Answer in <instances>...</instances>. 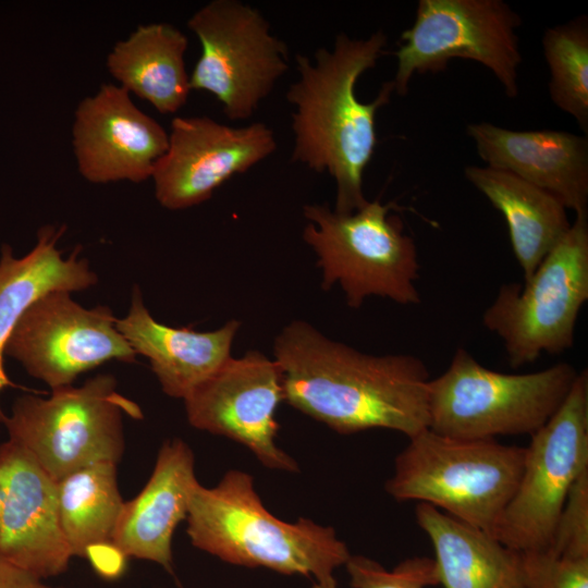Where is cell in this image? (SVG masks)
<instances>
[{
  "instance_id": "obj_1",
  "label": "cell",
  "mask_w": 588,
  "mask_h": 588,
  "mask_svg": "<svg viewBox=\"0 0 588 588\" xmlns=\"http://www.w3.org/2000/svg\"><path fill=\"white\" fill-rule=\"evenodd\" d=\"M284 401L340 434L429 428L426 364L409 354L371 355L293 320L275 336Z\"/></svg>"
},
{
  "instance_id": "obj_2",
  "label": "cell",
  "mask_w": 588,
  "mask_h": 588,
  "mask_svg": "<svg viewBox=\"0 0 588 588\" xmlns=\"http://www.w3.org/2000/svg\"><path fill=\"white\" fill-rule=\"evenodd\" d=\"M387 42L383 30L360 39L340 33L331 49H317L314 60L295 57L298 77L286 93L295 109L292 161L332 176L338 213H352L368 203L363 177L378 143L376 117L390 102L394 85L384 82L370 102L360 101L355 87L384 54Z\"/></svg>"
},
{
  "instance_id": "obj_3",
  "label": "cell",
  "mask_w": 588,
  "mask_h": 588,
  "mask_svg": "<svg viewBox=\"0 0 588 588\" xmlns=\"http://www.w3.org/2000/svg\"><path fill=\"white\" fill-rule=\"evenodd\" d=\"M186 522L192 544L226 563L314 576L321 586L336 585L333 573L351 556L332 527L272 515L256 492L254 478L237 469L226 471L215 487L196 485Z\"/></svg>"
},
{
  "instance_id": "obj_4",
  "label": "cell",
  "mask_w": 588,
  "mask_h": 588,
  "mask_svg": "<svg viewBox=\"0 0 588 588\" xmlns=\"http://www.w3.org/2000/svg\"><path fill=\"white\" fill-rule=\"evenodd\" d=\"M397 454L385 491L417 501L493 536L512 499L525 448L495 439H461L425 429Z\"/></svg>"
},
{
  "instance_id": "obj_5",
  "label": "cell",
  "mask_w": 588,
  "mask_h": 588,
  "mask_svg": "<svg viewBox=\"0 0 588 588\" xmlns=\"http://www.w3.org/2000/svg\"><path fill=\"white\" fill-rule=\"evenodd\" d=\"M578 375L561 362L528 373H503L465 348L428 385L429 429L461 439L531 436L560 408Z\"/></svg>"
},
{
  "instance_id": "obj_6",
  "label": "cell",
  "mask_w": 588,
  "mask_h": 588,
  "mask_svg": "<svg viewBox=\"0 0 588 588\" xmlns=\"http://www.w3.org/2000/svg\"><path fill=\"white\" fill-rule=\"evenodd\" d=\"M392 203L369 201L352 213H338L326 205L303 207L308 223L303 238L317 255L322 287L338 283L346 304L359 308L372 295L402 305L419 304L415 282L419 261L413 238L403 232Z\"/></svg>"
},
{
  "instance_id": "obj_7",
  "label": "cell",
  "mask_w": 588,
  "mask_h": 588,
  "mask_svg": "<svg viewBox=\"0 0 588 588\" xmlns=\"http://www.w3.org/2000/svg\"><path fill=\"white\" fill-rule=\"evenodd\" d=\"M142 418L139 407L120 394L112 375H97L81 387L53 389L49 397L15 400L4 426L9 440L27 451L54 480L96 463L121 461L123 415Z\"/></svg>"
},
{
  "instance_id": "obj_8",
  "label": "cell",
  "mask_w": 588,
  "mask_h": 588,
  "mask_svg": "<svg viewBox=\"0 0 588 588\" xmlns=\"http://www.w3.org/2000/svg\"><path fill=\"white\" fill-rule=\"evenodd\" d=\"M587 301L588 215H579L528 280L500 287L482 323L502 340L510 366L520 368L573 347Z\"/></svg>"
},
{
  "instance_id": "obj_9",
  "label": "cell",
  "mask_w": 588,
  "mask_h": 588,
  "mask_svg": "<svg viewBox=\"0 0 588 588\" xmlns=\"http://www.w3.org/2000/svg\"><path fill=\"white\" fill-rule=\"evenodd\" d=\"M201 53L189 75L191 90H204L233 121L253 117L287 72L286 44L274 36L256 8L238 0H212L187 21Z\"/></svg>"
},
{
  "instance_id": "obj_10",
  "label": "cell",
  "mask_w": 588,
  "mask_h": 588,
  "mask_svg": "<svg viewBox=\"0 0 588 588\" xmlns=\"http://www.w3.org/2000/svg\"><path fill=\"white\" fill-rule=\"evenodd\" d=\"M517 488L493 536L519 552L549 549L574 482L588 471V371L578 372L554 415L535 433Z\"/></svg>"
},
{
  "instance_id": "obj_11",
  "label": "cell",
  "mask_w": 588,
  "mask_h": 588,
  "mask_svg": "<svg viewBox=\"0 0 588 588\" xmlns=\"http://www.w3.org/2000/svg\"><path fill=\"white\" fill-rule=\"evenodd\" d=\"M522 19L502 0H419L413 25L394 52V93L405 95L414 74L444 71L452 59L489 69L514 98L522 54L516 28Z\"/></svg>"
},
{
  "instance_id": "obj_12",
  "label": "cell",
  "mask_w": 588,
  "mask_h": 588,
  "mask_svg": "<svg viewBox=\"0 0 588 588\" xmlns=\"http://www.w3.org/2000/svg\"><path fill=\"white\" fill-rule=\"evenodd\" d=\"M70 293L51 291L35 301L3 348V356L20 362L52 390L72 385L82 372L108 360L136 362V353L118 331L111 309L85 308Z\"/></svg>"
},
{
  "instance_id": "obj_13",
  "label": "cell",
  "mask_w": 588,
  "mask_h": 588,
  "mask_svg": "<svg viewBox=\"0 0 588 588\" xmlns=\"http://www.w3.org/2000/svg\"><path fill=\"white\" fill-rule=\"evenodd\" d=\"M183 401L194 428L245 445L269 469L298 471L296 461L275 442V412L284 393L274 358L259 351L230 356Z\"/></svg>"
},
{
  "instance_id": "obj_14",
  "label": "cell",
  "mask_w": 588,
  "mask_h": 588,
  "mask_svg": "<svg viewBox=\"0 0 588 588\" xmlns=\"http://www.w3.org/2000/svg\"><path fill=\"white\" fill-rule=\"evenodd\" d=\"M275 148L273 131L262 122L233 127L206 115L174 118L151 174L156 199L169 210L197 206Z\"/></svg>"
},
{
  "instance_id": "obj_15",
  "label": "cell",
  "mask_w": 588,
  "mask_h": 588,
  "mask_svg": "<svg viewBox=\"0 0 588 588\" xmlns=\"http://www.w3.org/2000/svg\"><path fill=\"white\" fill-rule=\"evenodd\" d=\"M72 146L81 175L90 183H139L151 177L168 148V133L119 85L103 84L79 101Z\"/></svg>"
},
{
  "instance_id": "obj_16",
  "label": "cell",
  "mask_w": 588,
  "mask_h": 588,
  "mask_svg": "<svg viewBox=\"0 0 588 588\" xmlns=\"http://www.w3.org/2000/svg\"><path fill=\"white\" fill-rule=\"evenodd\" d=\"M0 560L46 579L73 558L63 535L54 481L23 448L0 444Z\"/></svg>"
},
{
  "instance_id": "obj_17",
  "label": "cell",
  "mask_w": 588,
  "mask_h": 588,
  "mask_svg": "<svg viewBox=\"0 0 588 588\" xmlns=\"http://www.w3.org/2000/svg\"><path fill=\"white\" fill-rule=\"evenodd\" d=\"M487 167L551 193L576 216L588 215V137L564 131H512L489 122L467 125Z\"/></svg>"
},
{
  "instance_id": "obj_18",
  "label": "cell",
  "mask_w": 588,
  "mask_h": 588,
  "mask_svg": "<svg viewBox=\"0 0 588 588\" xmlns=\"http://www.w3.org/2000/svg\"><path fill=\"white\" fill-rule=\"evenodd\" d=\"M198 480L192 449L182 439L164 441L142 491L124 502L111 543L125 558L155 562L172 569V539L186 519Z\"/></svg>"
},
{
  "instance_id": "obj_19",
  "label": "cell",
  "mask_w": 588,
  "mask_h": 588,
  "mask_svg": "<svg viewBox=\"0 0 588 588\" xmlns=\"http://www.w3.org/2000/svg\"><path fill=\"white\" fill-rule=\"evenodd\" d=\"M131 302L127 315L117 318L115 327L136 355L149 359L167 395L184 400L231 356L241 326L238 320H229L213 331L198 332L158 322L146 308L137 285Z\"/></svg>"
},
{
  "instance_id": "obj_20",
  "label": "cell",
  "mask_w": 588,
  "mask_h": 588,
  "mask_svg": "<svg viewBox=\"0 0 588 588\" xmlns=\"http://www.w3.org/2000/svg\"><path fill=\"white\" fill-rule=\"evenodd\" d=\"M65 226L45 225L37 232V243L24 257L17 258L8 244L0 257V392L13 385L3 366L4 345L26 309L51 291H82L95 285L97 274L88 260L79 258L76 247L68 258L57 247ZM8 416L0 406V424Z\"/></svg>"
},
{
  "instance_id": "obj_21",
  "label": "cell",
  "mask_w": 588,
  "mask_h": 588,
  "mask_svg": "<svg viewBox=\"0 0 588 588\" xmlns=\"http://www.w3.org/2000/svg\"><path fill=\"white\" fill-rule=\"evenodd\" d=\"M415 516L443 588H525L519 551L429 504L418 503Z\"/></svg>"
},
{
  "instance_id": "obj_22",
  "label": "cell",
  "mask_w": 588,
  "mask_h": 588,
  "mask_svg": "<svg viewBox=\"0 0 588 588\" xmlns=\"http://www.w3.org/2000/svg\"><path fill=\"white\" fill-rule=\"evenodd\" d=\"M466 180L504 217L524 281L571 228L566 207L551 193L507 171L468 166Z\"/></svg>"
},
{
  "instance_id": "obj_23",
  "label": "cell",
  "mask_w": 588,
  "mask_h": 588,
  "mask_svg": "<svg viewBox=\"0 0 588 588\" xmlns=\"http://www.w3.org/2000/svg\"><path fill=\"white\" fill-rule=\"evenodd\" d=\"M187 46L185 34L171 24L140 25L113 46L106 65L120 87L160 113H175L191 93L184 62Z\"/></svg>"
},
{
  "instance_id": "obj_24",
  "label": "cell",
  "mask_w": 588,
  "mask_h": 588,
  "mask_svg": "<svg viewBox=\"0 0 588 588\" xmlns=\"http://www.w3.org/2000/svg\"><path fill=\"white\" fill-rule=\"evenodd\" d=\"M117 466L96 463L57 481L60 524L73 556L111 543L124 504Z\"/></svg>"
},
{
  "instance_id": "obj_25",
  "label": "cell",
  "mask_w": 588,
  "mask_h": 588,
  "mask_svg": "<svg viewBox=\"0 0 588 588\" xmlns=\"http://www.w3.org/2000/svg\"><path fill=\"white\" fill-rule=\"evenodd\" d=\"M542 48L550 71L549 94L588 135V21L586 16L546 29Z\"/></svg>"
},
{
  "instance_id": "obj_26",
  "label": "cell",
  "mask_w": 588,
  "mask_h": 588,
  "mask_svg": "<svg viewBox=\"0 0 588 588\" xmlns=\"http://www.w3.org/2000/svg\"><path fill=\"white\" fill-rule=\"evenodd\" d=\"M352 588H428L439 585L433 558L413 556L399 563L392 571L364 555H352L345 563ZM311 588H338V585Z\"/></svg>"
},
{
  "instance_id": "obj_27",
  "label": "cell",
  "mask_w": 588,
  "mask_h": 588,
  "mask_svg": "<svg viewBox=\"0 0 588 588\" xmlns=\"http://www.w3.org/2000/svg\"><path fill=\"white\" fill-rule=\"evenodd\" d=\"M547 550L560 556L588 559V471L572 486Z\"/></svg>"
},
{
  "instance_id": "obj_28",
  "label": "cell",
  "mask_w": 588,
  "mask_h": 588,
  "mask_svg": "<svg viewBox=\"0 0 588 588\" xmlns=\"http://www.w3.org/2000/svg\"><path fill=\"white\" fill-rule=\"evenodd\" d=\"M520 564L525 588H588V559L529 551L520 552Z\"/></svg>"
},
{
  "instance_id": "obj_29",
  "label": "cell",
  "mask_w": 588,
  "mask_h": 588,
  "mask_svg": "<svg viewBox=\"0 0 588 588\" xmlns=\"http://www.w3.org/2000/svg\"><path fill=\"white\" fill-rule=\"evenodd\" d=\"M44 580L0 560V588H62L50 586Z\"/></svg>"
},
{
  "instance_id": "obj_30",
  "label": "cell",
  "mask_w": 588,
  "mask_h": 588,
  "mask_svg": "<svg viewBox=\"0 0 588 588\" xmlns=\"http://www.w3.org/2000/svg\"><path fill=\"white\" fill-rule=\"evenodd\" d=\"M0 503H1V486H0Z\"/></svg>"
}]
</instances>
